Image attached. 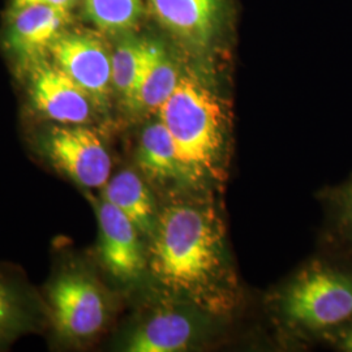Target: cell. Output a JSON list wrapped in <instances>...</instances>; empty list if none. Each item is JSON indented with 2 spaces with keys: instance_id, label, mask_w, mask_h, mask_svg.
<instances>
[{
  "instance_id": "cell-16",
  "label": "cell",
  "mask_w": 352,
  "mask_h": 352,
  "mask_svg": "<svg viewBox=\"0 0 352 352\" xmlns=\"http://www.w3.org/2000/svg\"><path fill=\"white\" fill-rule=\"evenodd\" d=\"M85 13L103 32H128L139 23L142 0H85Z\"/></svg>"
},
{
  "instance_id": "cell-1",
  "label": "cell",
  "mask_w": 352,
  "mask_h": 352,
  "mask_svg": "<svg viewBox=\"0 0 352 352\" xmlns=\"http://www.w3.org/2000/svg\"><path fill=\"white\" fill-rule=\"evenodd\" d=\"M151 267L155 278L206 309H221L230 296L225 234L213 209L174 204L158 215Z\"/></svg>"
},
{
  "instance_id": "cell-20",
  "label": "cell",
  "mask_w": 352,
  "mask_h": 352,
  "mask_svg": "<svg viewBox=\"0 0 352 352\" xmlns=\"http://www.w3.org/2000/svg\"><path fill=\"white\" fill-rule=\"evenodd\" d=\"M340 347L343 351L352 352V324L347 327L340 338Z\"/></svg>"
},
{
  "instance_id": "cell-18",
  "label": "cell",
  "mask_w": 352,
  "mask_h": 352,
  "mask_svg": "<svg viewBox=\"0 0 352 352\" xmlns=\"http://www.w3.org/2000/svg\"><path fill=\"white\" fill-rule=\"evenodd\" d=\"M19 320V304L12 289L0 283V337L6 336Z\"/></svg>"
},
{
  "instance_id": "cell-11",
  "label": "cell",
  "mask_w": 352,
  "mask_h": 352,
  "mask_svg": "<svg viewBox=\"0 0 352 352\" xmlns=\"http://www.w3.org/2000/svg\"><path fill=\"white\" fill-rule=\"evenodd\" d=\"M197 337V324L183 311L164 309L151 316L126 342L129 352L183 351Z\"/></svg>"
},
{
  "instance_id": "cell-19",
  "label": "cell",
  "mask_w": 352,
  "mask_h": 352,
  "mask_svg": "<svg viewBox=\"0 0 352 352\" xmlns=\"http://www.w3.org/2000/svg\"><path fill=\"white\" fill-rule=\"evenodd\" d=\"M76 1L77 0H13L11 10H17L32 4H45V6H51L56 8L71 10L75 6Z\"/></svg>"
},
{
  "instance_id": "cell-10",
  "label": "cell",
  "mask_w": 352,
  "mask_h": 352,
  "mask_svg": "<svg viewBox=\"0 0 352 352\" xmlns=\"http://www.w3.org/2000/svg\"><path fill=\"white\" fill-rule=\"evenodd\" d=\"M162 25L190 45L204 46L213 37L219 16L218 0H149Z\"/></svg>"
},
{
  "instance_id": "cell-9",
  "label": "cell",
  "mask_w": 352,
  "mask_h": 352,
  "mask_svg": "<svg viewBox=\"0 0 352 352\" xmlns=\"http://www.w3.org/2000/svg\"><path fill=\"white\" fill-rule=\"evenodd\" d=\"M100 252L103 264L113 277L132 280L145 269V256L138 228L110 202L98 206Z\"/></svg>"
},
{
  "instance_id": "cell-3",
  "label": "cell",
  "mask_w": 352,
  "mask_h": 352,
  "mask_svg": "<svg viewBox=\"0 0 352 352\" xmlns=\"http://www.w3.org/2000/svg\"><path fill=\"white\" fill-rule=\"evenodd\" d=\"M283 309L295 324L314 331L352 324V269L312 265L287 291Z\"/></svg>"
},
{
  "instance_id": "cell-6",
  "label": "cell",
  "mask_w": 352,
  "mask_h": 352,
  "mask_svg": "<svg viewBox=\"0 0 352 352\" xmlns=\"http://www.w3.org/2000/svg\"><path fill=\"white\" fill-rule=\"evenodd\" d=\"M55 63L71 76L97 103L107 101L111 82V55L100 39L63 33L50 51Z\"/></svg>"
},
{
  "instance_id": "cell-7",
  "label": "cell",
  "mask_w": 352,
  "mask_h": 352,
  "mask_svg": "<svg viewBox=\"0 0 352 352\" xmlns=\"http://www.w3.org/2000/svg\"><path fill=\"white\" fill-rule=\"evenodd\" d=\"M32 100L38 111L64 126H81L91 115V97L58 64L43 59L32 72Z\"/></svg>"
},
{
  "instance_id": "cell-14",
  "label": "cell",
  "mask_w": 352,
  "mask_h": 352,
  "mask_svg": "<svg viewBox=\"0 0 352 352\" xmlns=\"http://www.w3.org/2000/svg\"><path fill=\"white\" fill-rule=\"evenodd\" d=\"M138 162L146 175L154 179H189L190 173L182 164L175 144L161 120L154 122L141 133Z\"/></svg>"
},
{
  "instance_id": "cell-13",
  "label": "cell",
  "mask_w": 352,
  "mask_h": 352,
  "mask_svg": "<svg viewBox=\"0 0 352 352\" xmlns=\"http://www.w3.org/2000/svg\"><path fill=\"white\" fill-rule=\"evenodd\" d=\"M104 200L136 226L142 234L153 235L158 215L151 189L133 171H122L104 186Z\"/></svg>"
},
{
  "instance_id": "cell-5",
  "label": "cell",
  "mask_w": 352,
  "mask_h": 352,
  "mask_svg": "<svg viewBox=\"0 0 352 352\" xmlns=\"http://www.w3.org/2000/svg\"><path fill=\"white\" fill-rule=\"evenodd\" d=\"M50 300L55 327L65 338H90L104 324L106 304L101 291L82 274L59 278L51 287Z\"/></svg>"
},
{
  "instance_id": "cell-8",
  "label": "cell",
  "mask_w": 352,
  "mask_h": 352,
  "mask_svg": "<svg viewBox=\"0 0 352 352\" xmlns=\"http://www.w3.org/2000/svg\"><path fill=\"white\" fill-rule=\"evenodd\" d=\"M69 23V10L45 4L11 10L7 45L19 59L36 63L45 52L50 51Z\"/></svg>"
},
{
  "instance_id": "cell-12",
  "label": "cell",
  "mask_w": 352,
  "mask_h": 352,
  "mask_svg": "<svg viewBox=\"0 0 352 352\" xmlns=\"http://www.w3.org/2000/svg\"><path fill=\"white\" fill-rule=\"evenodd\" d=\"M179 80L175 64L164 47L149 42L148 56L138 85L126 104L138 111H158L175 90Z\"/></svg>"
},
{
  "instance_id": "cell-4",
  "label": "cell",
  "mask_w": 352,
  "mask_h": 352,
  "mask_svg": "<svg viewBox=\"0 0 352 352\" xmlns=\"http://www.w3.org/2000/svg\"><path fill=\"white\" fill-rule=\"evenodd\" d=\"M45 149L58 168L87 188H101L110 180V154L93 129L58 126L47 136Z\"/></svg>"
},
{
  "instance_id": "cell-15",
  "label": "cell",
  "mask_w": 352,
  "mask_h": 352,
  "mask_svg": "<svg viewBox=\"0 0 352 352\" xmlns=\"http://www.w3.org/2000/svg\"><path fill=\"white\" fill-rule=\"evenodd\" d=\"M148 51V41L129 37L123 39L111 55V82L126 102L136 89Z\"/></svg>"
},
{
  "instance_id": "cell-2",
  "label": "cell",
  "mask_w": 352,
  "mask_h": 352,
  "mask_svg": "<svg viewBox=\"0 0 352 352\" xmlns=\"http://www.w3.org/2000/svg\"><path fill=\"white\" fill-rule=\"evenodd\" d=\"M160 120L192 176L210 173L225 149V113L217 97L192 77H180L158 110Z\"/></svg>"
},
{
  "instance_id": "cell-17",
  "label": "cell",
  "mask_w": 352,
  "mask_h": 352,
  "mask_svg": "<svg viewBox=\"0 0 352 352\" xmlns=\"http://www.w3.org/2000/svg\"><path fill=\"white\" fill-rule=\"evenodd\" d=\"M337 208V222L340 232L352 240V180L333 196Z\"/></svg>"
}]
</instances>
